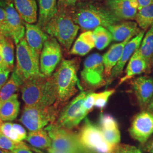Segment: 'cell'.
I'll return each mask as SVG.
<instances>
[{
	"instance_id": "6da1fadb",
	"label": "cell",
	"mask_w": 153,
	"mask_h": 153,
	"mask_svg": "<svg viewBox=\"0 0 153 153\" xmlns=\"http://www.w3.org/2000/svg\"><path fill=\"white\" fill-rule=\"evenodd\" d=\"M72 19L83 31H91L98 27H108L121 22L107 6L83 1L67 9Z\"/></svg>"
},
{
	"instance_id": "7a4b0ae2",
	"label": "cell",
	"mask_w": 153,
	"mask_h": 153,
	"mask_svg": "<svg viewBox=\"0 0 153 153\" xmlns=\"http://www.w3.org/2000/svg\"><path fill=\"white\" fill-rule=\"evenodd\" d=\"M21 91L22 99L27 107L51 106L57 100V88L53 75H43L24 82Z\"/></svg>"
},
{
	"instance_id": "3957f363",
	"label": "cell",
	"mask_w": 153,
	"mask_h": 153,
	"mask_svg": "<svg viewBox=\"0 0 153 153\" xmlns=\"http://www.w3.org/2000/svg\"><path fill=\"white\" fill-rule=\"evenodd\" d=\"M79 66V60L78 59L64 60L53 74L57 93L54 105L59 110L61 105L66 104L76 94L77 86L82 90L77 75Z\"/></svg>"
},
{
	"instance_id": "277c9868",
	"label": "cell",
	"mask_w": 153,
	"mask_h": 153,
	"mask_svg": "<svg viewBox=\"0 0 153 153\" xmlns=\"http://www.w3.org/2000/svg\"><path fill=\"white\" fill-rule=\"evenodd\" d=\"M79 29L67 9H58L55 16L43 28L45 33L56 39L67 51L71 49Z\"/></svg>"
},
{
	"instance_id": "5b68a950",
	"label": "cell",
	"mask_w": 153,
	"mask_h": 153,
	"mask_svg": "<svg viewBox=\"0 0 153 153\" xmlns=\"http://www.w3.org/2000/svg\"><path fill=\"white\" fill-rule=\"evenodd\" d=\"M44 129L51 138V148L67 153H90L81 143L78 133L59 126L55 123Z\"/></svg>"
},
{
	"instance_id": "8992f818",
	"label": "cell",
	"mask_w": 153,
	"mask_h": 153,
	"mask_svg": "<svg viewBox=\"0 0 153 153\" xmlns=\"http://www.w3.org/2000/svg\"><path fill=\"white\" fill-rule=\"evenodd\" d=\"M15 68L23 82L43 76L40 71L39 57L29 47L25 38L16 44Z\"/></svg>"
},
{
	"instance_id": "52a82bcc",
	"label": "cell",
	"mask_w": 153,
	"mask_h": 153,
	"mask_svg": "<svg viewBox=\"0 0 153 153\" xmlns=\"http://www.w3.org/2000/svg\"><path fill=\"white\" fill-rule=\"evenodd\" d=\"M78 134L81 143L90 153H112L116 146L105 140L99 126L88 118Z\"/></svg>"
},
{
	"instance_id": "ba28073f",
	"label": "cell",
	"mask_w": 153,
	"mask_h": 153,
	"mask_svg": "<svg viewBox=\"0 0 153 153\" xmlns=\"http://www.w3.org/2000/svg\"><path fill=\"white\" fill-rule=\"evenodd\" d=\"M59 111L54 104L45 107L25 106L19 121L30 131H38L55 123Z\"/></svg>"
},
{
	"instance_id": "9c48e42d",
	"label": "cell",
	"mask_w": 153,
	"mask_h": 153,
	"mask_svg": "<svg viewBox=\"0 0 153 153\" xmlns=\"http://www.w3.org/2000/svg\"><path fill=\"white\" fill-rule=\"evenodd\" d=\"M83 85L88 88H97L106 84L102 56L98 53L90 55L83 63L81 73Z\"/></svg>"
},
{
	"instance_id": "30bf717a",
	"label": "cell",
	"mask_w": 153,
	"mask_h": 153,
	"mask_svg": "<svg viewBox=\"0 0 153 153\" xmlns=\"http://www.w3.org/2000/svg\"><path fill=\"white\" fill-rule=\"evenodd\" d=\"M89 92L82 91L64 107L55 124L63 128L71 130L78 126L88 114L83 110L82 104Z\"/></svg>"
},
{
	"instance_id": "8fae6325",
	"label": "cell",
	"mask_w": 153,
	"mask_h": 153,
	"mask_svg": "<svg viewBox=\"0 0 153 153\" xmlns=\"http://www.w3.org/2000/svg\"><path fill=\"white\" fill-rule=\"evenodd\" d=\"M62 59V52L60 43L52 37L49 36L44 43L39 57L40 71L45 76H51Z\"/></svg>"
},
{
	"instance_id": "7c38bea8",
	"label": "cell",
	"mask_w": 153,
	"mask_h": 153,
	"mask_svg": "<svg viewBox=\"0 0 153 153\" xmlns=\"http://www.w3.org/2000/svg\"><path fill=\"white\" fill-rule=\"evenodd\" d=\"M129 132L143 146L153 134V114L148 111L138 113L132 120Z\"/></svg>"
},
{
	"instance_id": "4fadbf2b",
	"label": "cell",
	"mask_w": 153,
	"mask_h": 153,
	"mask_svg": "<svg viewBox=\"0 0 153 153\" xmlns=\"http://www.w3.org/2000/svg\"><path fill=\"white\" fill-rule=\"evenodd\" d=\"M144 35L145 31L142 30L127 42L124 46L120 60L112 70L110 76L106 80V85L110 84L116 78L120 76L126 64L130 60L132 55L140 47Z\"/></svg>"
},
{
	"instance_id": "5bb4252c",
	"label": "cell",
	"mask_w": 153,
	"mask_h": 153,
	"mask_svg": "<svg viewBox=\"0 0 153 153\" xmlns=\"http://www.w3.org/2000/svg\"><path fill=\"white\" fill-rule=\"evenodd\" d=\"M107 6L121 21L135 19L138 11L137 0H111Z\"/></svg>"
},
{
	"instance_id": "9a60e30c",
	"label": "cell",
	"mask_w": 153,
	"mask_h": 153,
	"mask_svg": "<svg viewBox=\"0 0 153 153\" xmlns=\"http://www.w3.org/2000/svg\"><path fill=\"white\" fill-rule=\"evenodd\" d=\"M5 9L10 37L15 44H18L22 39L24 38L25 35V22L17 13L13 2L7 6Z\"/></svg>"
},
{
	"instance_id": "2e32d148",
	"label": "cell",
	"mask_w": 153,
	"mask_h": 153,
	"mask_svg": "<svg viewBox=\"0 0 153 153\" xmlns=\"http://www.w3.org/2000/svg\"><path fill=\"white\" fill-rule=\"evenodd\" d=\"M131 86L139 105L146 108L153 97V78L143 76L137 77L131 82Z\"/></svg>"
},
{
	"instance_id": "e0dca14e",
	"label": "cell",
	"mask_w": 153,
	"mask_h": 153,
	"mask_svg": "<svg viewBox=\"0 0 153 153\" xmlns=\"http://www.w3.org/2000/svg\"><path fill=\"white\" fill-rule=\"evenodd\" d=\"M98 126L107 142L114 146L120 143V131L117 120L113 116L102 114L99 116Z\"/></svg>"
},
{
	"instance_id": "ac0fdd59",
	"label": "cell",
	"mask_w": 153,
	"mask_h": 153,
	"mask_svg": "<svg viewBox=\"0 0 153 153\" xmlns=\"http://www.w3.org/2000/svg\"><path fill=\"white\" fill-rule=\"evenodd\" d=\"M107 28L111 33L112 39L118 43L133 38L142 31L136 22L131 21L119 22Z\"/></svg>"
},
{
	"instance_id": "d6986e66",
	"label": "cell",
	"mask_w": 153,
	"mask_h": 153,
	"mask_svg": "<svg viewBox=\"0 0 153 153\" xmlns=\"http://www.w3.org/2000/svg\"><path fill=\"white\" fill-rule=\"evenodd\" d=\"M25 39L29 47L40 57L44 43L49 36L38 25L25 23Z\"/></svg>"
},
{
	"instance_id": "ffe728a7",
	"label": "cell",
	"mask_w": 153,
	"mask_h": 153,
	"mask_svg": "<svg viewBox=\"0 0 153 153\" xmlns=\"http://www.w3.org/2000/svg\"><path fill=\"white\" fill-rule=\"evenodd\" d=\"M150 68V65L147 61L140 55L137 49L128 62L126 74L121 78L119 85L131 79L134 76L142 74L148 71Z\"/></svg>"
},
{
	"instance_id": "44dd1931",
	"label": "cell",
	"mask_w": 153,
	"mask_h": 153,
	"mask_svg": "<svg viewBox=\"0 0 153 153\" xmlns=\"http://www.w3.org/2000/svg\"><path fill=\"white\" fill-rule=\"evenodd\" d=\"M14 6L22 20L34 24L38 20V6L36 0H12Z\"/></svg>"
},
{
	"instance_id": "7402d4cb",
	"label": "cell",
	"mask_w": 153,
	"mask_h": 153,
	"mask_svg": "<svg viewBox=\"0 0 153 153\" xmlns=\"http://www.w3.org/2000/svg\"><path fill=\"white\" fill-rule=\"evenodd\" d=\"M131 39H128L124 42L113 44L102 56L105 80L108 79L112 70L120 60L124 46Z\"/></svg>"
},
{
	"instance_id": "603a6c76",
	"label": "cell",
	"mask_w": 153,
	"mask_h": 153,
	"mask_svg": "<svg viewBox=\"0 0 153 153\" xmlns=\"http://www.w3.org/2000/svg\"><path fill=\"white\" fill-rule=\"evenodd\" d=\"M95 47V39L93 31H86L81 33L76 39L69 53L83 56L87 55Z\"/></svg>"
},
{
	"instance_id": "cb8c5ba5",
	"label": "cell",
	"mask_w": 153,
	"mask_h": 153,
	"mask_svg": "<svg viewBox=\"0 0 153 153\" xmlns=\"http://www.w3.org/2000/svg\"><path fill=\"white\" fill-rule=\"evenodd\" d=\"M38 1L39 16L37 25L43 29L57 13V0H38Z\"/></svg>"
},
{
	"instance_id": "d4e9b609",
	"label": "cell",
	"mask_w": 153,
	"mask_h": 153,
	"mask_svg": "<svg viewBox=\"0 0 153 153\" xmlns=\"http://www.w3.org/2000/svg\"><path fill=\"white\" fill-rule=\"evenodd\" d=\"M19 107L20 103L18 99V95L14 94L1 104L0 119L2 121L15 120L19 114Z\"/></svg>"
},
{
	"instance_id": "484cf974",
	"label": "cell",
	"mask_w": 153,
	"mask_h": 153,
	"mask_svg": "<svg viewBox=\"0 0 153 153\" xmlns=\"http://www.w3.org/2000/svg\"><path fill=\"white\" fill-rule=\"evenodd\" d=\"M24 82L18 75L16 68L13 70L10 79L0 90V101L2 103L22 88Z\"/></svg>"
},
{
	"instance_id": "4316f807",
	"label": "cell",
	"mask_w": 153,
	"mask_h": 153,
	"mask_svg": "<svg viewBox=\"0 0 153 153\" xmlns=\"http://www.w3.org/2000/svg\"><path fill=\"white\" fill-rule=\"evenodd\" d=\"M13 40L9 36H0V55L11 71L14 68V46Z\"/></svg>"
},
{
	"instance_id": "83f0119b",
	"label": "cell",
	"mask_w": 153,
	"mask_h": 153,
	"mask_svg": "<svg viewBox=\"0 0 153 153\" xmlns=\"http://www.w3.org/2000/svg\"><path fill=\"white\" fill-rule=\"evenodd\" d=\"M26 140L34 148L44 149L51 146V138L44 129L29 132Z\"/></svg>"
},
{
	"instance_id": "f1b7e54d",
	"label": "cell",
	"mask_w": 153,
	"mask_h": 153,
	"mask_svg": "<svg viewBox=\"0 0 153 153\" xmlns=\"http://www.w3.org/2000/svg\"><path fill=\"white\" fill-rule=\"evenodd\" d=\"M138 51L151 66L153 57V25L144 35Z\"/></svg>"
},
{
	"instance_id": "f546056e",
	"label": "cell",
	"mask_w": 153,
	"mask_h": 153,
	"mask_svg": "<svg viewBox=\"0 0 153 153\" xmlns=\"http://www.w3.org/2000/svg\"><path fill=\"white\" fill-rule=\"evenodd\" d=\"M93 33L95 47L100 51L107 48L113 40L111 33L107 28L98 27L93 30Z\"/></svg>"
},
{
	"instance_id": "4dcf8cb0",
	"label": "cell",
	"mask_w": 153,
	"mask_h": 153,
	"mask_svg": "<svg viewBox=\"0 0 153 153\" xmlns=\"http://www.w3.org/2000/svg\"><path fill=\"white\" fill-rule=\"evenodd\" d=\"M139 27L143 30H147L153 25V5L139 10L135 18Z\"/></svg>"
},
{
	"instance_id": "1f68e13d",
	"label": "cell",
	"mask_w": 153,
	"mask_h": 153,
	"mask_svg": "<svg viewBox=\"0 0 153 153\" xmlns=\"http://www.w3.org/2000/svg\"><path fill=\"white\" fill-rule=\"evenodd\" d=\"M20 148H25V149H30L27 145L25 142L20 141L16 142L13 141L9 138L6 137L1 132L0 133V149H3L7 151L12 152L17 149Z\"/></svg>"
},
{
	"instance_id": "d6a6232c",
	"label": "cell",
	"mask_w": 153,
	"mask_h": 153,
	"mask_svg": "<svg viewBox=\"0 0 153 153\" xmlns=\"http://www.w3.org/2000/svg\"><path fill=\"white\" fill-rule=\"evenodd\" d=\"M115 92V89H111L101 93H95L94 107L99 109H103L108 103L110 97Z\"/></svg>"
},
{
	"instance_id": "836d02e7",
	"label": "cell",
	"mask_w": 153,
	"mask_h": 153,
	"mask_svg": "<svg viewBox=\"0 0 153 153\" xmlns=\"http://www.w3.org/2000/svg\"><path fill=\"white\" fill-rule=\"evenodd\" d=\"M13 123L10 122H6L2 124L1 127V131L5 136L13 141L16 142H20L21 140L19 137L17 135L16 133L14 131L12 128Z\"/></svg>"
},
{
	"instance_id": "e575fe53",
	"label": "cell",
	"mask_w": 153,
	"mask_h": 153,
	"mask_svg": "<svg viewBox=\"0 0 153 153\" xmlns=\"http://www.w3.org/2000/svg\"><path fill=\"white\" fill-rule=\"evenodd\" d=\"M112 153H142L138 148L126 144H118L115 146Z\"/></svg>"
},
{
	"instance_id": "d590c367",
	"label": "cell",
	"mask_w": 153,
	"mask_h": 153,
	"mask_svg": "<svg viewBox=\"0 0 153 153\" xmlns=\"http://www.w3.org/2000/svg\"><path fill=\"white\" fill-rule=\"evenodd\" d=\"M95 93L89 92L86 96V98L85 99L83 103L82 104V108L83 110L88 114L90 111L93 110L94 107L95 103Z\"/></svg>"
},
{
	"instance_id": "8d00e7d4",
	"label": "cell",
	"mask_w": 153,
	"mask_h": 153,
	"mask_svg": "<svg viewBox=\"0 0 153 153\" xmlns=\"http://www.w3.org/2000/svg\"><path fill=\"white\" fill-rule=\"evenodd\" d=\"M0 28L4 36L10 37L7 24L5 9L1 7H0Z\"/></svg>"
},
{
	"instance_id": "74e56055",
	"label": "cell",
	"mask_w": 153,
	"mask_h": 153,
	"mask_svg": "<svg viewBox=\"0 0 153 153\" xmlns=\"http://www.w3.org/2000/svg\"><path fill=\"white\" fill-rule=\"evenodd\" d=\"M88 0H57L58 9H68L76 4Z\"/></svg>"
},
{
	"instance_id": "f35d334b",
	"label": "cell",
	"mask_w": 153,
	"mask_h": 153,
	"mask_svg": "<svg viewBox=\"0 0 153 153\" xmlns=\"http://www.w3.org/2000/svg\"><path fill=\"white\" fill-rule=\"evenodd\" d=\"M12 128L14 131L16 133L18 137H19L21 141L26 140V137L27 136V133L25 128L22 126L18 124H13Z\"/></svg>"
},
{
	"instance_id": "ab89813d",
	"label": "cell",
	"mask_w": 153,
	"mask_h": 153,
	"mask_svg": "<svg viewBox=\"0 0 153 153\" xmlns=\"http://www.w3.org/2000/svg\"><path fill=\"white\" fill-rule=\"evenodd\" d=\"M10 71L8 69L0 68V90L5 84Z\"/></svg>"
},
{
	"instance_id": "60d3db41",
	"label": "cell",
	"mask_w": 153,
	"mask_h": 153,
	"mask_svg": "<svg viewBox=\"0 0 153 153\" xmlns=\"http://www.w3.org/2000/svg\"><path fill=\"white\" fill-rule=\"evenodd\" d=\"M143 150L149 153H153V137L150 138L143 145Z\"/></svg>"
},
{
	"instance_id": "b9f144b4",
	"label": "cell",
	"mask_w": 153,
	"mask_h": 153,
	"mask_svg": "<svg viewBox=\"0 0 153 153\" xmlns=\"http://www.w3.org/2000/svg\"><path fill=\"white\" fill-rule=\"evenodd\" d=\"M138 4V10L148 6L153 5V0H137Z\"/></svg>"
},
{
	"instance_id": "7bdbcfd3",
	"label": "cell",
	"mask_w": 153,
	"mask_h": 153,
	"mask_svg": "<svg viewBox=\"0 0 153 153\" xmlns=\"http://www.w3.org/2000/svg\"><path fill=\"white\" fill-rule=\"evenodd\" d=\"M10 153H33L32 152L28 149H25V148H20V149H17L11 152Z\"/></svg>"
},
{
	"instance_id": "ee69618b",
	"label": "cell",
	"mask_w": 153,
	"mask_h": 153,
	"mask_svg": "<svg viewBox=\"0 0 153 153\" xmlns=\"http://www.w3.org/2000/svg\"><path fill=\"white\" fill-rule=\"evenodd\" d=\"M11 2L12 0H0V7L5 9L6 6Z\"/></svg>"
},
{
	"instance_id": "f6af8a7d",
	"label": "cell",
	"mask_w": 153,
	"mask_h": 153,
	"mask_svg": "<svg viewBox=\"0 0 153 153\" xmlns=\"http://www.w3.org/2000/svg\"><path fill=\"white\" fill-rule=\"evenodd\" d=\"M146 109V111L153 114V97L152 99L150 100V101L149 102Z\"/></svg>"
},
{
	"instance_id": "bcb514c9",
	"label": "cell",
	"mask_w": 153,
	"mask_h": 153,
	"mask_svg": "<svg viewBox=\"0 0 153 153\" xmlns=\"http://www.w3.org/2000/svg\"><path fill=\"white\" fill-rule=\"evenodd\" d=\"M0 68H2V69H9L8 68L7 66L6 65L5 61L3 60V59H2V56H1V55H0ZM9 70H10V69H9Z\"/></svg>"
},
{
	"instance_id": "7dc6e473",
	"label": "cell",
	"mask_w": 153,
	"mask_h": 153,
	"mask_svg": "<svg viewBox=\"0 0 153 153\" xmlns=\"http://www.w3.org/2000/svg\"><path fill=\"white\" fill-rule=\"evenodd\" d=\"M47 152L48 153H67L56 150H55V149H53L51 148L47 149Z\"/></svg>"
},
{
	"instance_id": "c3c4849f",
	"label": "cell",
	"mask_w": 153,
	"mask_h": 153,
	"mask_svg": "<svg viewBox=\"0 0 153 153\" xmlns=\"http://www.w3.org/2000/svg\"><path fill=\"white\" fill-rule=\"evenodd\" d=\"M11 152L9 151H7V150H5L3 149H0V153H10Z\"/></svg>"
},
{
	"instance_id": "681fc988",
	"label": "cell",
	"mask_w": 153,
	"mask_h": 153,
	"mask_svg": "<svg viewBox=\"0 0 153 153\" xmlns=\"http://www.w3.org/2000/svg\"><path fill=\"white\" fill-rule=\"evenodd\" d=\"M3 123H3V121L0 119V133L1 132V126H2Z\"/></svg>"
},
{
	"instance_id": "f907efd6",
	"label": "cell",
	"mask_w": 153,
	"mask_h": 153,
	"mask_svg": "<svg viewBox=\"0 0 153 153\" xmlns=\"http://www.w3.org/2000/svg\"><path fill=\"white\" fill-rule=\"evenodd\" d=\"M1 35H2V31H1V30L0 28V36H1Z\"/></svg>"
},
{
	"instance_id": "816d5d0a",
	"label": "cell",
	"mask_w": 153,
	"mask_h": 153,
	"mask_svg": "<svg viewBox=\"0 0 153 153\" xmlns=\"http://www.w3.org/2000/svg\"><path fill=\"white\" fill-rule=\"evenodd\" d=\"M2 102L0 101V107H1V104H2Z\"/></svg>"
},
{
	"instance_id": "f5cc1de1",
	"label": "cell",
	"mask_w": 153,
	"mask_h": 153,
	"mask_svg": "<svg viewBox=\"0 0 153 153\" xmlns=\"http://www.w3.org/2000/svg\"><path fill=\"white\" fill-rule=\"evenodd\" d=\"M152 64H153V60H152Z\"/></svg>"
},
{
	"instance_id": "db71d44e",
	"label": "cell",
	"mask_w": 153,
	"mask_h": 153,
	"mask_svg": "<svg viewBox=\"0 0 153 153\" xmlns=\"http://www.w3.org/2000/svg\"><path fill=\"white\" fill-rule=\"evenodd\" d=\"M107 1H111V0H107Z\"/></svg>"
}]
</instances>
